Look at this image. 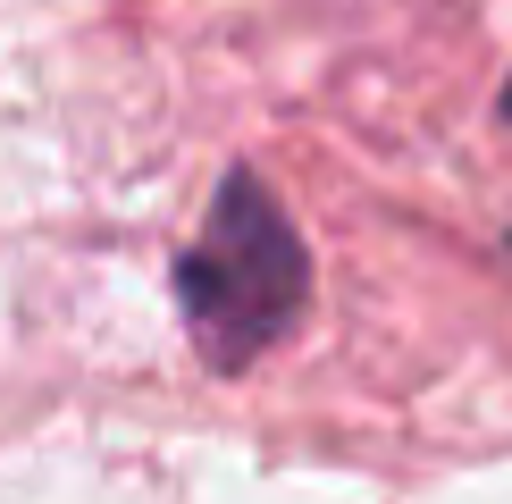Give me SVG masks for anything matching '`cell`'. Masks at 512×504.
<instances>
[{
  "mask_svg": "<svg viewBox=\"0 0 512 504\" xmlns=\"http://www.w3.org/2000/svg\"><path fill=\"white\" fill-rule=\"evenodd\" d=\"M294 303H303V252H294L286 219L269 210V194L227 185L185 261L194 336L210 345V362H244L252 345H269V328H286Z\"/></svg>",
  "mask_w": 512,
  "mask_h": 504,
  "instance_id": "1",
  "label": "cell"
}]
</instances>
